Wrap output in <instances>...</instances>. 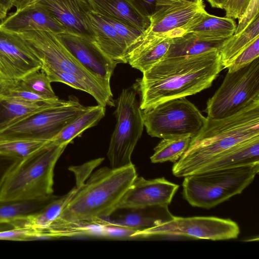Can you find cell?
Instances as JSON below:
<instances>
[{"mask_svg": "<svg viewBox=\"0 0 259 259\" xmlns=\"http://www.w3.org/2000/svg\"><path fill=\"white\" fill-rule=\"evenodd\" d=\"M174 33L147 38H138L128 49L126 62L142 73L164 58Z\"/></svg>", "mask_w": 259, "mask_h": 259, "instance_id": "obj_18", "label": "cell"}, {"mask_svg": "<svg viewBox=\"0 0 259 259\" xmlns=\"http://www.w3.org/2000/svg\"><path fill=\"white\" fill-rule=\"evenodd\" d=\"M203 0H183L157 9L148 18V27L138 38L164 35L205 10Z\"/></svg>", "mask_w": 259, "mask_h": 259, "instance_id": "obj_15", "label": "cell"}, {"mask_svg": "<svg viewBox=\"0 0 259 259\" xmlns=\"http://www.w3.org/2000/svg\"><path fill=\"white\" fill-rule=\"evenodd\" d=\"M259 57V38L242 51L229 65L228 71L233 72L249 64Z\"/></svg>", "mask_w": 259, "mask_h": 259, "instance_id": "obj_35", "label": "cell"}, {"mask_svg": "<svg viewBox=\"0 0 259 259\" xmlns=\"http://www.w3.org/2000/svg\"><path fill=\"white\" fill-rule=\"evenodd\" d=\"M212 8L223 9L225 0H207Z\"/></svg>", "mask_w": 259, "mask_h": 259, "instance_id": "obj_41", "label": "cell"}, {"mask_svg": "<svg viewBox=\"0 0 259 259\" xmlns=\"http://www.w3.org/2000/svg\"><path fill=\"white\" fill-rule=\"evenodd\" d=\"M54 197L29 200L0 199V225L9 224L38 211Z\"/></svg>", "mask_w": 259, "mask_h": 259, "instance_id": "obj_30", "label": "cell"}, {"mask_svg": "<svg viewBox=\"0 0 259 259\" xmlns=\"http://www.w3.org/2000/svg\"><path fill=\"white\" fill-rule=\"evenodd\" d=\"M259 98V58L235 71H228L214 95L208 99L207 117L232 116Z\"/></svg>", "mask_w": 259, "mask_h": 259, "instance_id": "obj_8", "label": "cell"}, {"mask_svg": "<svg viewBox=\"0 0 259 259\" xmlns=\"http://www.w3.org/2000/svg\"><path fill=\"white\" fill-rule=\"evenodd\" d=\"M137 93L135 86L124 89L117 99L116 124L107 154L112 168L132 164L133 152L142 136L144 125Z\"/></svg>", "mask_w": 259, "mask_h": 259, "instance_id": "obj_7", "label": "cell"}, {"mask_svg": "<svg viewBox=\"0 0 259 259\" xmlns=\"http://www.w3.org/2000/svg\"><path fill=\"white\" fill-rule=\"evenodd\" d=\"M181 1L183 0H131L139 12L148 18L157 9Z\"/></svg>", "mask_w": 259, "mask_h": 259, "instance_id": "obj_38", "label": "cell"}, {"mask_svg": "<svg viewBox=\"0 0 259 259\" xmlns=\"http://www.w3.org/2000/svg\"><path fill=\"white\" fill-rule=\"evenodd\" d=\"M51 141L0 140V156L21 160L42 148Z\"/></svg>", "mask_w": 259, "mask_h": 259, "instance_id": "obj_32", "label": "cell"}, {"mask_svg": "<svg viewBox=\"0 0 259 259\" xmlns=\"http://www.w3.org/2000/svg\"><path fill=\"white\" fill-rule=\"evenodd\" d=\"M259 38V16L243 31L225 39L219 51L223 69L252 42Z\"/></svg>", "mask_w": 259, "mask_h": 259, "instance_id": "obj_27", "label": "cell"}, {"mask_svg": "<svg viewBox=\"0 0 259 259\" xmlns=\"http://www.w3.org/2000/svg\"><path fill=\"white\" fill-rule=\"evenodd\" d=\"M104 17L112 25L118 34L124 40L127 46V50L131 45L142 33L141 31L130 25L112 19Z\"/></svg>", "mask_w": 259, "mask_h": 259, "instance_id": "obj_36", "label": "cell"}, {"mask_svg": "<svg viewBox=\"0 0 259 259\" xmlns=\"http://www.w3.org/2000/svg\"><path fill=\"white\" fill-rule=\"evenodd\" d=\"M223 69L219 51L164 58L143 72L135 84L140 107L148 110L164 102L196 94L212 85Z\"/></svg>", "mask_w": 259, "mask_h": 259, "instance_id": "obj_2", "label": "cell"}, {"mask_svg": "<svg viewBox=\"0 0 259 259\" xmlns=\"http://www.w3.org/2000/svg\"><path fill=\"white\" fill-rule=\"evenodd\" d=\"M259 163L186 176L184 198L192 206L209 209L239 194L253 181Z\"/></svg>", "mask_w": 259, "mask_h": 259, "instance_id": "obj_5", "label": "cell"}, {"mask_svg": "<svg viewBox=\"0 0 259 259\" xmlns=\"http://www.w3.org/2000/svg\"><path fill=\"white\" fill-rule=\"evenodd\" d=\"M106 108L100 105L91 106L68 124L52 142L57 145H68L83 131L95 126L105 114Z\"/></svg>", "mask_w": 259, "mask_h": 259, "instance_id": "obj_29", "label": "cell"}, {"mask_svg": "<svg viewBox=\"0 0 259 259\" xmlns=\"http://www.w3.org/2000/svg\"><path fill=\"white\" fill-rule=\"evenodd\" d=\"M8 11L0 5V21L4 20L7 16Z\"/></svg>", "mask_w": 259, "mask_h": 259, "instance_id": "obj_43", "label": "cell"}, {"mask_svg": "<svg viewBox=\"0 0 259 259\" xmlns=\"http://www.w3.org/2000/svg\"><path fill=\"white\" fill-rule=\"evenodd\" d=\"M89 16L95 41L99 48L116 64L126 63L127 46L112 25L93 10Z\"/></svg>", "mask_w": 259, "mask_h": 259, "instance_id": "obj_21", "label": "cell"}, {"mask_svg": "<svg viewBox=\"0 0 259 259\" xmlns=\"http://www.w3.org/2000/svg\"><path fill=\"white\" fill-rule=\"evenodd\" d=\"M66 147L51 141L18 161L4 180L0 199L29 200L53 197L54 168Z\"/></svg>", "mask_w": 259, "mask_h": 259, "instance_id": "obj_4", "label": "cell"}, {"mask_svg": "<svg viewBox=\"0 0 259 259\" xmlns=\"http://www.w3.org/2000/svg\"><path fill=\"white\" fill-rule=\"evenodd\" d=\"M16 33L34 51L42 66L72 73L96 84L110 85V81L96 77L85 69L65 47L57 33L44 30Z\"/></svg>", "mask_w": 259, "mask_h": 259, "instance_id": "obj_11", "label": "cell"}, {"mask_svg": "<svg viewBox=\"0 0 259 259\" xmlns=\"http://www.w3.org/2000/svg\"><path fill=\"white\" fill-rule=\"evenodd\" d=\"M92 9L100 15L136 28L142 32L149 26L148 18L136 9L131 0H88Z\"/></svg>", "mask_w": 259, "mask_h": 259, "instance_id": "obj_23", "label": "cell"}, {"mask_svg": "<svg viewBox=\"0 0 259 259\" xmlns=\"http://www.w3.org/2000/svg\"><path fill=\"white\" fill-rule=\"evenodd\" d=\"M174 217L168 205H155L134 209V211L121 215L115 220L106 219L102 222L101 226L119 228L135 232L166 223Z\"/></svg>", "mask_w": 259, "mask_h": 259, "instance_id": "obj_19", "label": "cell"}, {"mask_svg": "<svg viewBox=\"0 0 259 259\" xmlns=\"http://www.w3.org/2000/svg\"><path fill=\"white\" fill-rule=\"evenodd\" d=\"M137 177L133 163L98 169L86 182L77 183V191L45 234L49 238L72 235L88 231V226H100L117 210L119 202Z\"/></svg>", "mask_w": 259, "mask_h": 259, "instance_id": "obj_1", "label": "cell"}, {"mask_svg": "<svg viewBox=\"0 0 259 259\" xmlns=\"http://www.w3.org/2000/svg\"><path fill=\"white\" fill-rule=\"evenodd\" d=\"M0 98L35 102H53L29 90L21 79L0 78Z\"/></svg>", "mask_w": 259, "mask_h": 259, "instance_id": "obj_33", "label": "cell"}, {"mask_svg": "<svg viewBox=\"0 0 259 259\" xmlns=\"http://www.w3.org/2000/svg\"><path fill=\"white\" fill-rule=\"evenodd\" d=\"M15 0H13V2L15 1Z\"/></svg>", "mask_w": 259, "mask_h": 259, "instance_id": "obj_44", "label": "cell"}, {"mask_svg": "<svg viewBox=\"0 0 259 259\" xmlns=\"http://www.w3.org/2000/svg\"><path fill=\"white\" fill-rule=\"evenodd\" d=\"M224 41H208L191 33H186L172 38L164 58L189 57L209 51H219Z\"/></svg>", "mask_w": 259, "mask_h": 259, "instance_id": "obj_28", "label": "cell"}, {"mask_svg": "<svg viewBox=\"0 0 259 259\" xmlns=\"http://www.w3.org/2000/svg\"><path fill=\"white\" fill-rule=\"evenodd\" d=\"M57 34L65 47L85 69L96 77L110 81L117 64L94 40L67 32Z\"/></svg>", "mask_w": 259, "mask_h": 259, "instance_id": "obj_14", "label": "cell"}, {"mask_svg": "<svg viewBox=\"0 0 259 259\" xmlns=\"http://www.w3.org/2000/svg\"><path fill=\"white\" fill-rule=\"evenodd\" d=\"M207 118L205 125L191 138L187 149L173 165L176 177L191 175L202 165L259 137V98L229 117Z\"/></svg>", "mask_w": 259, "mask_h": 259, "instance_id": "obj_3", "label": "cell"}, {"mask_svg": "<svg viewBox=\"0 0 259 259\" xmlns=\"http://www.w3.org/2000/svg\"><path fill=\"white\" fill-rule=\"evenodd\" d=\"M62 24L67 32L95 41L89 13L92 10L88 0H39Z\"/></svg>", "mask_w": 259, "mask_h": 259, "instance_id": "obj_16", "label": "cell"}, {"mask_svg": "<svg viewBox=\"0 0 259 259\" xmlns=\"http://www.w3.org/2000/svg\"><path fill=\"white\" fill-rule=\"evenodd\" d=\"M240 233L237 224L230 219L214 217H174L166 223L137 231L131 236L187 237L196 239L224 240L237 238Z\"/></svg>", "mask_w": 259, "mask_h": 259, "instance_id": "obj_10", "label": "cell"}, {"mask_svg": "<svg viewBox=\"0 0 259 259\" xmlns=\"http://www.w3.org/2000/svg\"><path fill=\"white\" fill-rule=\"evenodd\" d=\"M0 5L9 11L13 7V0H0Z\"/></svg>", "mask_w": 259, "mask_h": 259, "instance_id": "obj_42", "label": "cell"}, {"mask_svg": "<svg viewBox=\"0 0 259 259\" xmlns=\"http://www.w3.org/2000/svg\"><path fill=\"white\" fill-rule=\"evenodd\" d=\"M186 33L208 41H224L235 32L236 24L233 19L218 17L205 10L199 13L183 26Z\"/></svg>", "mask_w": 259, "mask_h": 259, "instance_id": "obj_20", "label": "cell"}, {"mask_svg": "<svg viewBox=\"0 0 259 259\" xmlns=\"http://www.w3.org/2000/svg\"><path fill=\"white\" fill-rule=\"evenodd\" d=\"M35 102L0 98V131L28 117L50 108L61 102Z\"/></svg>", "mask_w": 259, "mask_h": 259, "instance_id": "obj_26", "label": "cell"}, {"mask_svg": "<svg viewBox=\"0 0 259 259\" xmlns=\"http://www.w3.org/2000/svg\"><path fill=\"white\" fill-rule=\"evenodd\" d=\"M142 114L148 134L161 139L192 138L204 127L207 120L186 97L142 110Z\"/></svg>", "mask_w": 259, "mask_h": 259, "instance_id": "obj_6", "label": "cell"}, {"mask_svg": "<svg viewBox=\"0 0 259 259\" xmlns=\"http://www.w3.org/2000/svg\"><path fill=\"white\" fill-rule=\"evenodd\" d=\"M191 138L182 137L162 139L154 149L150 157L152 163L177 162L187 149Z\"/></svg>", "mask_w": 259, "mask_h": 259, "instance_id": "obj_31", "label": "cell"}, {"mask_svg": "<svg viewBox=\"0 0 259 259\" xmlns=\"http://www.w3.org/2000/svg\"><path fill=\"white\" fill-rule=\"evenodd\" d=\"M41 69L47 74L51 82H62L87 92L94 98L99 105L105 107L115 106L110 85L96 84L75 74L48 67L42 66Z\"/></svg>", "mask_w": 259, "mask_h": 259, "instance_id": "obj_25", "label": "cell"}, {"mask_svg": "<svg viewBox=\"0 0 259 259\" xmlns=\"http://www.w3.org/2000/svg\"><path fill=\"white\" fill-rule=\"evenodd\" d=\"M91 107L83 106L75 97H70L68 100H61L56 105L0 131V140L51 141Z\"/></svg>", "mask_w": 259, "mask_h": 259, "instance_id": "obj_9", "label": "cell"}, {"mask_svg": "<svg viewBox=\"0 0 259 259\" xmlns=\"http://www.w3.org/2000/svg\"><path fill=\"white\" fill-rule=\"evenodd\" d=\"M0 26L16 32L32 30H49L57 34L67 32L65 27L38 3L9 14L1 22Z\"/></svg>", "mask_w": 259, "mask_h": 259, "instance_id": "obj_17", "label": "cell"}, {"mask_svg": "<svg viewBox=\"0 0 259 259\" xmlns=\"http://www.w3.org/2000/svg\"><path fill=\"white\" fill-rule=\"evenodd\" d=\"M77 189L76 185L65 195L52 199L38 211L11 223L33 230L38 234L37 239H45V232L58 218Z\"/></svg>", "mask_w": 259, "mask_h": 259, "instance_id": "obj_24", "label": "cell"}, {"mask_svg": "<svg viewBox=\"0 0 259 259\" xmlns=\"http://www.w3.org/2000/svg\"><path fill=\"white\" fill-rule=\"evenodd\" d=\"M259 0H250L242 15L238 18V23L233 34L244 30L258 16Z\"/></svg>", "mask_w": 259, "mask_h": 259, "instance_id": "obj_37", "label": "cell"}, {"mask_svg": "<svg viewBox=\"0 0 259 259\" xmlns=\"http://www.w3.org/2000/svg\"><path fill=\"white\" fill-rule=\"evenodd\" d=\"M19 159L0 156V189L8 174Z\"/></svg>", "mask_w": 259, "mask_h": 259, "instance_id": "obj_40", "label": "cell"}, {"mask_svg": "<svg viewBox=\"0 0 259 259\" xmlns=\"http://www.w3.org/2000/svg\"><path fill=\"white\" fill-rule=\"evenodd\" d=\"M259 163V137L235 147L197 168L192 175Z\"/></svg>", "mask_w": 259, "mask_h": 259, "instance_id": "obj_22", "label": "cell"}, {"mask_svg": "<svg viewBox=\"0 0 259 259\" xmlns=\"http://www.w3.org/2000/svg\"><path fill=\"white\" fill-rule=\"evenodd\" d=\"M21 79L33 93L50 100L59 99L52 89L48 75L41 69L30 72Z\"/></svg>", "mask_w": 259, "mask_h": 259, "instance_id": "obj_34", "label": "cell"}, {"mask_svg": "<svg viewBox=\"0 0 259 259\" xmlns=\"http://www.w3.org/2000/svg\"><path fill=\"white\" fill-rule=\"evenodd\" d=\"M42 63L16 32L0 26V78L21 79L41 69Z\"/></svg>", "mask_w": 259, "mask_h": 259, "instance_id": "obj_12", "label": "cell"}, {"mask_svg": "<svg viewBox=\"0 0 259 259\" xmlns=\"http://www.w3.org/2000/svg\"><path fill=\"white\" fill-rule=\"evenodd\" d=\"M179 188L164 177L146 180L137 176L119 202L117 209L168 206Z\"/></svg>", "mask_w": 259, "mask_h": 259, "instance_id": "obj_13", "label": "cell"}, {"mask_svg": "<svg viewBox=\"0 0 259 259\" xmlns=\"http://www.w3.org/2000/svg\"><path fill=\"white\" fill-rule=\"evenodd\" d=\"M250 0H225L223 9L225 17L238 19L244 13Z\"/></svg>", "mask_w": 259, "mask_h": 259, "instance_id": "obj_39", "label": "cell"}]
</instances>
